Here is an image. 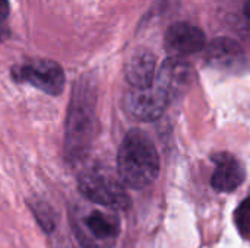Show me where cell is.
<instances>
[{
  "mask_svg": "<svg viewBox=\"0 0 250 248\" xmlns=\"http://www.w3.org/2000/svg\"><path fill=\"white\" fill-rule=\"evenodd\" d=\"M166 48L174 54L173 57L188 56L205 48V34L195 25L188 22H176L166 32Z\"/></svg>",
  "mask_w": 250,
  "mask_h": 248,
  "instance_id": "8",
  "label": "cell"
},
{
  "mask_svg": "<svg viewBox=\"0 0 250 248\" xmlns=\"http://www.w3.org/2000/svg\"><path fill=\"white\" fill-rule=\"evenodd\" d=\"M79 193L98 206L111 210H126L130 206V197L125 184L101 168H89L81 172L78 178Z\"/></svg>",
  "mask_w": 250,
  "mask_h": 248,
  "instance_id": "4",
  "label": "cell"
},
{
  "mask_svg": "<svg viewBox=\"0 0 250 248\" xmlns=\"http://www.w3.org/2000/svg\"><path fill=\"white\" fill-rule=\"evenodd\" d=\"M98 85L92 73L75 82L64 126V156L70 164L82 162L91 151L97 130Z\"/></svg>",
  "mask_w": 250,
  "mask_h": 248,
  "instance_id": "1",
  "label": "cell"
},
{
  "mask_svg": "<svg viewBox=\"0 0 250 248\" xmlns=\"http://www.w3.org/2000/svg\"><path fill=\"white\" fill-rule=\"evenodd\" d=\"M193 67L180 57L167 58L157 70L154 89L170 105L179 99L192 85Z\"/></svg>",
  "mask_w": 250,
  "mask_h": 248,
  "instance_id": "6",
  "label": "cell"
},
{
  "mask_svg": "<svg viewBox=\"0 0 250 248\" xmlns=\"http://www.w3.org/2000/svg\"><path fill=\"white\" fill-rule=\"evenodd\" d=\"M123 107L125 111L136 120L154 121L164 114L168 105L152 86L148 89H127L123 96Z\"/></svg>",
  "mask_w": 250,
  "mask_h": 248,
  "instance_id": "7",
  "label": "cell"
},
{
  "mask_svg": "<svg viewBox=\"0 0 250 248\" xmlns=\"http://www.w3.org/2000/svg\"><path fill=\"white\" fill-rule=\"evenodd\" d=\"M72 228L85 248H111L120 234V221L114 212L76 206L70 212Z\"/></svg>",
  "mask_w": 250,
  "mask_h": 248,
  "instance_id": "3",
  "label": "cell"
},
{
  "mask_svg": "<svg viewBox=\"0 0 250 248\" xmlns=\"http://www.w3.org/2000/svg\"><path fill=\"white\" fill-rule=\"evenodd\" d=\"M9 13H10L9 0H0V26H6L4 22H6Z\"/></svg>",
  "mask_w": 250,
  "mask_h": 248,
  "instance_id": "14",
  "label": "cell"
},
{
  "mask_svg": "<svg viewBox=\"0 0 250 248\" xmlns=\"http://www.w3.org/2000/svg\"><path fill=\"white\" fill-rule=\"evenodd\" d=\"M245 181L243 165L230 153H220L215 156V171L211 178V186L217 191H234Z\"/></svg>",
  "mask_w": 250,
  "mask_h": 248,
  "instance_id": "10",
  "label": "cell"
},
{
  "mask_svg": "<svg viewBox=\"0 0 250 248\" xmlns=\"http://www.w3.org/2000/svg\"><path fill=\"white\" fill-rule=\"evenodd\" d=\"M117 174L125 187L142 190L160 174V155L151 137L141 130H130L117 153Z\"/></svg>",
  "mask_w": 250,
  "mask_h": 248,
  "instance_id": "2",
  "label": "cell"
},
{
  "mask_svg": "<svg viewBox=\"0 0 250 248\" xmlns=\"http://www.w3.org/2000/svg\"><path fill=\"white\" fill-rule=\"evenodd\" d=\"M207 61L218 69H234L245 60L243 48L231 38H215L205 48Z\"/></svg>",
  "mask_w": 250,
  "mask_h": 248,
  "instance_id": "11",
  "label": "cell"
},
{
  "mask_svg": "<svg viewBox=\"0 0 250 248\" xmlns=\"http://www.w3.org/2000/svg\"><path fill=\"white\" fill-rule=\"evenodd\" d=\"M125 76L130 88L148 89L154 86L157 76V60L149 50L135 51L126 63Z\"/></svg>",
  "mask_w": 250,
  "mask_h": 248,
  "instance_id": "9",
  "label": "cell"
},
{
  "mask_svg": "<svg viewBox=\"0 0 250 248\" xmlns=\"http://www.w3.org/2000/svg\"><path fill=\"white\" fill-rule=\"evenodd\" d=\"M236 227L243 237H250V197L245 199L234 213Z\"/></svg>",
  "mask_w": 250,
  "mask_h": 248,
  "instance_id": "13",
  "label": "cell"
},
{
  "mask_svg": "<svg viewBox=\"0 0 250 248\" xmlns=\"http://www.w3.org/2000/svg\"><path fill=\"white\" fill-rule=\"evenodd\" d=\"M29 208L32 210V215L35 218V221L38 222V225L41 227V229L45 234H53L57 225V216L54 209L44 200H29Z\"/></svg>",
  "mask_w": 250,
  "mask_h": 248,
  "instance_id": "12",
  "label": "cell"
},
{
  "mask_svg": "<svg viewBox=\"0 0 250 248\" xmlns=\"http://www.w3.org/2000/svg\"><path fill=\"white\" fill-rule=\"evenodd\" d=\"M245 13L248 18H250V0H246V3H245Z\"/></svg>",
  "mask_w": 250,
  "mask_h": 248,
  "instance_id": "15",
  "label": "cell"
},
{
  "mask_svg": "<svg viewBox=\"0 0 250 248\" xmlns=\"http://www.w3.org/2000/svg\"><path fill=\"white\" fill-rule=\"evenodd\" d=\"M10 76L18 83L31 85L53 96L60 95L66 83L63 67L50 58H29L15 64Z\"/></svg>",
  "mask_w": 250,
  "mask_h": 248,
  "instance_id": "5",
  "label": "cell"
}]
</instances>
